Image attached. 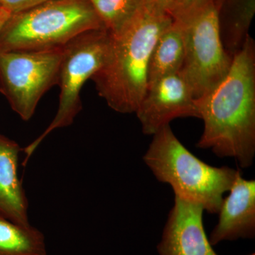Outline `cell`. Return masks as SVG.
Wrapping results in <instances>:
<instances>
[{
  "instance_id": "cell-1",
  "label": "cell",
  "mask_w": 255,
  "mask_h": 255,
  "mask_svg": "<svg viewBox=\"0 0 255 255\" xmlns=\"http://www.w3.org/2000/svg\"><path fill=\"white\" fill-rule=\"evenodd\" d=\"M202 135L196 146L220 157H232L243 168L255 156V42L248 36L233 55L224 79L209 93L196 99Z\"/></svg>"
},
{
  "instance_id": "cell-2",
  "label": "cell",
  "mask_w": 255,
  "mask_h": 255,
  "mask_svg": "<svg viewBox=\"0 0 255 255\" xmlns=\"http://www.w3.org/2000/svg\"><path fill=\"white\" fill-rule=\"evenodd\" d=\"M173 19L144 4L118 33L112 35L108 59L91 80L99 95L115 112L135 113L147 86L151 53Z\"/></svg>"
},
{
  "instance_id": "cell-3",
  "label": "cell",
  "mask_w": 255,
  "mask_h": 255,
  "mask_svg": "<svg viewBox=\"0 0 255 255\" xmlns=\"http://www.w3.org/2000/svg\"><path fill=\"white\" fill-rule=\"evenodd\" d=\"M152 136L143 160L156 179L168 184L174 196L197 203L211 214H218L223 194L231 189L241 171L203 162L182 145L169 125Z\"/></svg>"
},
{
  "instance_id": "cell-4",
  "label": "cell",
  "mask_w": 255,
  "mask_h": 255,
  "mask_svg": "<svg viewBox=\"0 0 255 255\" xmlns=\"http://www.w3.org/2000/svg\"><path fill=\"white\" fill-rule=\"evenodd\" d=\"M103 28L88 0H52L11 14L0 31V51L61 48L85 32Z\"/></svg>"
},
{
  "instance_id": "cell-5",
  "label": "cell",
  "mask_w": 255,
  "mask_h": 255,
  "mask_svg": "<svg viewBox=\"0 0 255 255\" xmlns=\"http://www.w3.org/2000/svg\"><path fill=\"white\" fill-rule=\"evenodd\" d=\"M111 45L112 35L103 28L85 32L63 47L58 82L60 90L58 111L43 133L23 149L26 157L23 165L50 132L73 124L82 109V87L105 65Z\"/></svg>"
},
{
  "instance_id": "cell-6",
  "label": "cell",
  "mask_w": 255,
  "mask_h": 255,
  "mask_svg": "<svg viewBox=\"0 0 255 255\" xmlns=\"http://www.w3.org/2000/svg\"><path fill=\"white\" fill-rule=\"evenodd\" d=\"M63 48L31 51H0V92L25 122L39 101L58 85Z\"/></svg>"
},
{
  "instance_id": "cell-7",
  "label": "cell",
  "mask_w": 255,
  "mask_h": 255,
  "mask_svg": "<svg viewBox=\"0 0 255 255\" xmlns=\"http://www.w3.org/2000/svg\"><path fill=\"white\" fill-rule=\"evenodd\" d=\"M233 57L223 47L216 1L184 25V57L179 73L194 98L209 93L227 75Z\"/></svg>"
},
{
  "instance_id": "cell-8",
  "label": "cell",
  "mask_w": 255,
  "mask_h": 255,
  "mask_svg": "<svg viewBox=\"0 0 255 255\" xmlns=\"http://www.w3.org/2000/svg\"><path fill=\"white\" fill-rule=\"evenodd\" d=\"M142 132L153 135L172 121L200 118L192 92L179 73L167 75L147 85L136 112Z\"/></svg>"
},
{
  "instance_id": "cell-9",
  "label": "cell",
  "mask_w": 255,
  "mask_h": 255,
  "mask_svg": "<svg viewBox=\"0 0 255 255\" xmlns=\"http://www.w3.org/2000/svg\"><path fill=\"white\" fill-rule=\"evenodd\" d=\"M203 206L174 196L157 246L159 255H218L204 230Z\"/></svg>"
},
{
  "instance_id": "cell-10",
  "label": "cell",
  "mask_w": 255,
  "mask_h": 255,
  "mask_svg": "<svg viewBox=\"0 0 255 255\" xmlns=\"http://www.w3.org/2000/svg\"><path fill=\"white\" fill-rule=\"evenodd\" d=\"M223 199L219 221L210 235L211 246L224 241L253 239L255 236V181L238 176Z\"/></svg>"
},
{
  "instance_id": "cell-11",
  "label": "cell",
  "mask_w": 255,
  "mask_h": 255,
  "mask_svg": "<svg viewBox=\"0 0 255 255\" xmlns=\"http://www.w3.org/2000/svg\"><path fill=\"white\" fill-rule=\"evenodd\" d=\"M21 147L0 134V215L21 226H30L28 203L18 174Z\"/></svg>"
},
{
  "instance_id": "cell-12",
  "label": "cell",
  "mask_w": 255,
  "mask_h": 255,
  "mask_svg": "<svg viewBox=\"0 0 255 255\" xmlns=\"http://www.w3.org/2000/svg\"><path fill=\"white\" fill-rule=\"evenodd\" d=\"M184 57V25L174 21L158 37L151 53L147 85L178 73Z\"/></svg>"
},
{
  "instance_id": "cell-13",
  "label": "cell",
  "mask_w": 255,
  "mask_h": 255,
  "mask_svg": "<svg viewBox=\"0 0 255 255\" xmlns=\"http://www.w3.org/2000/svg\"><path fill=\"white\" fill-rule=\"evenodd\" d=\"M218 9L221 41L225 50L233 57L249 36L255 0H223Z\"/></svg>"
},
{
  "instance_id": "cell-14",
  "label": "cell",
  "mask_w": 255,
  "mask_h": 255,
  "mask_svg": "<svg viewBox=\"0 0 255 255\" xmlns=\"http://www.w3.org/2000/svg\"><path fill=\"white\" fill-rule=\"evenodd\" d=\"M0 255H48L44 235L0 215Z\"/></svg>"
},
{
  "instance_id": "cell-15",
  "label": "cell",
  "mask_w": 255,
  "mask_h": 255,
  "mask_svg": "<svg viewBox=\"0 0 255 255\" xmlns=\"http://www.w3.org/2000/svg\"><path fill=\"white\" fill-rule=\"evenodd\" d=\"M111 34L120 31L142 9L144 0H88Z\"/></svg>"
},
{
  "instance_id": "cell-16",
  "label": "cell",
  "mask_w": 255,
  "mask_h": 255,
  "mask_svg": "<svg viewBox=\"0 0 255 255\" xmlns=\"http://www.w3.org/2000/svg\"><path fill=\"white\" fill-rule=\"evenodd\" d=\"M214 1L216 0H177L169 15L174 21L186 25Z\"/></svg>"
},
{
  "instance_id": "cell-17",
  "label": "cell",
  "mask_w": 255,
  "mask_h": 255,
  "mask_svg": "<svg viewBox=\"0 0 255 255\" xmlns=\"http://www.w3.org/2000/svg\"><path fill=\"white\" fill-rule=\"evenodd\" d=\"M50 1L52 0H0V7L4 8L12 14Z\"/></svg>"
},
{
  "instance_id": "cell-18",
  "label": "cell",
  "mask_w": 255,
  "mask_h": 255,
  "mask_svg": "<svg viewBox=\"0 0 255 255\" xmlns=\"http://www.w3.org/2000/svg\"><path fill=\"white\" fill-rule=\"evenodd\" d=\"M144 1H145V4L147 6L169 15V12L177 3V0H144Z\"/></svg>"
},
{
  "instance_id": "cell-19",
  "label": "cell",
  "mask_w": 255,
  "mask_h": 255,
  "mask_svg": "<svg viewBox=\"0 0 255 255\" xmlns=\"http://www.w3.org/2000/svg\"><path fill=\"white\" fill-rule=\"evenodd\" d=\"M11 13L7 10L0 7V31H1V28L3 27L4 23L7 21L8 18L11 16Z\"/></svg>"
},
{
  "instance_id": "cell-20",
  "label": "cell",
  "mask_w": 255,
  "mask_h": 255,
  "mask_svg": "<svg viewBox=\"0 0 255 255\" xmlns=\"http://www.w3.org/2000/svg\"><path fill=\"white\" fill-rule=\"evenodd\" d=\"M223 0H216V4L218 5V6H219V4H220V3L221 2V1H222Z\"/></svg>"
},
{
  "instance_id": "cell-21",
  "label": "cell",
  "mask_w": 255,
  "mask_h": 255,
  "mask_svg": "<svg viewBox=\"0 0 255 255\" xmlns=\"http://www.w3.org/2000/svg\"><path fill=\"white\" fill-rule=\"evenodd\" d=\"M255 255V253H252V254L251 255Z\"/></svg>"
}]
</instances>
